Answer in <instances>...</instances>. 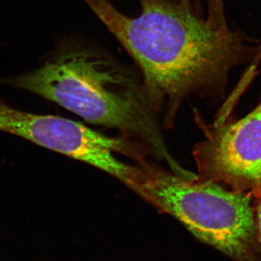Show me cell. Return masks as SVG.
<instances>
[{"label":"cell","mask_w":261,"mask_h":261,"mask_svg":"<svg viewBox=\"0 0 261 261\" xmlns=\"http://www.w3.org/2000/svg\"><path fill=\"white\" fill-rule=\"evenodd\" d=\"M140 66L149 100L173 123L188 94L220 88L230 70L256 54L238 31L218 28L185 0H140L127 16L108 0H84Z\"/></svg>","instance_id":"obj_1"},{"label":"cell","mask_w":261,"mask_h":261,"mask_svg":"<svg viewBox=\"0 0 261 261\" xmlns=\"http://www.w3.org/2000/svg\"><path fill=\"white\" fill-rule=\"evenodd\" d=\"M0 82L56 102L94 124L135 137L172 172L187 173L168 151L143 81L102 51L63 44L37 69Z\"/></svg>","instance_id":"obj_2"},{"label":"cell","mask_w":261,"mask_h":261,"mask_svg":"<svg viewBox=\"0 0 261 261\" xmlns=\"http://www.w3.org/2000/svg\"><path fill=\"white\" fill-rule=\"evenodd\" d=\"M136 193L235 261H261L252 194L185 178L145 161Z\"/></svg>","instance_id":"obj_3"},{"label":"cell","mask_w":261,"mask_h":261,"mask_svg":"<svg viewBox=\"0 0 261 261\" xmlns=\"http://www.w3.org/2000/svg\"><path fill=\"white\" fill-rule=\"evenodd\" d=\"M199 178L261 199V103L250 114L208 130L196 146Z\"/></svg>","instance_id":"obj_4"},{"label":"cell","mask_w":261,"mask_h":261,"mask_svg":"<svg viewBox=\"0 0 261 261\" xmlns=\"http://www.w3.org/2000/svg\"><path fill=\"white\" fill-rule=\"evenodd\" d=\"M189 2L195 8L194 4H197V0H185ZM208 18L211 23L217 27L226 25V21L224 15V0H207Z\"/></svg>","instance_id":"obj_5"},{"label":"cell","mask_w":261,"mask_h":261,"mask_svg":"<svg viewBox=\"0 0 261 261\" xmlns=\"http://www.w3.org/2000/svg\"><path fill=\"white\" fill-rule=\"evenodd\" d=\"M257 203L255 219H256L257 234H258L259 241L261 244V199L257 200Z\"/></svg>","instance_id":"obj_6"},{"label":"cell","mask_w":261,"mask_h":261,"mask_svg":"<svg viewBox=\"0 0 261 261\" xmlns=\"http://www.w3.org/2000/svg\"><path fill=\"white\" fill-rule=\"evenodd\" d=\"M260 49H261V48H260ZM259 56H261V49H260V54H259Z\"/></svg>","instance_id":"obj_7"}]
</instances>
